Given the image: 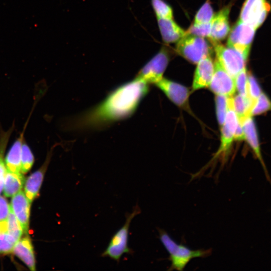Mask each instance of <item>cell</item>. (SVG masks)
Listing matches in <instances>:
<instances>
[{
  "instance_id": "6da1fadb",
  "label": "cell",
  "mask_w": 271,
  "mask_h": 271,
  "mask_svg": "<svg viewBox=\"0 0 271 271\" xmlns=\"http://www.w3.org/2000/svg\"><path fill=\"white\" fill-rule=\"evenodd\" d=\"M148 83L135 78L113 90L100 103L74 118L71 127L96 128L129 117L148 91Z\"/></svg>"
},
{
  "instance_id": "7a4b0ae2",
  "label": "cell",
  "mask_w": 271,
  "mask_h": 271,
  "mask_svg": "<svg viewBox=\"0 0 271 271\" xmlns=\"http://www.w3.org/2000/svg\"><path fill=\"white\" fill-rule=\"evenodd\" d=\"M160 239L169 254L171 261L169 270H183L193 258L206 257L212 253L211 248L192 250L187 246L178 244L164 230H159Z\"/></svg>"
},
{
  "instance_id": "3957f363",
  "label": "cell",
  "mask_w": 271,
  "mask_h": 271,
  "mask_svg": "<svg viewBox=\"0 0 271 271\" xmlns=\"http://www.w3.org/2000/svg\"><path fill=\"white\" fill-rule=\"evenodd\" d=\"M176 50L189 62L197 64L204 57L210 55L212 48L204 38L187 33L177 43Z\"/></svg>"
},
{
  "instance_id": "277c9868",
  "label": "cell",
  "mask_w": 271,
  "mask_h": 271,
  "mask_svg": "<svg viewBox=\"0 0 271 271\" xmlns=\"http://www.w3.org/2000/svg\"><path fill=\"white\" fill-rule=\"evenodd\" d=\"M140 213L141 209L137 205L131 213L126 215L124 224L113 235L108 245L102 253V256H107L118 261L124 253L132 252L127 245L129 228L133 218Z\"/></svg>"
},
{
  "instance_id": "5b68a950",
  "label": "cell",
  "mask_w": 271,
  "mask_h": 271,
  "mask_svg": "<svg viewBox=\"0 0 271 271\" xmlns=\"http://www.w3.org/2000/svg\"><path fill=\"white\" fill-rule=\"evenodd\" d=\"M238 122L237 115L234 110L232 97L227 98V110L223 125L221 126V145L213 160L220 158L225 161L233 141Z\"/></svg>"
},
{
  "instance_id": "8992f818",
  "label": "cell",
  "mask_w": 271,
  "mask_h": 271,
  "mask_svg": "<svg viewBox=\"0 0 271 271\" xmlns=\"http://www.w3.org/2000/svg\"><path fill=\"white\" fill-rule=\"evenodd\" d=\"M216 59L225 70L235 79L238 74L245 68L246 59L238 51L219 42L212 43Z\"/></svg>"
},
{
  "instance_id": "52a82bcc",
  "label": "cell",
  "mask_w": 271,
  "mask_h": 271,
  "mask_svg": "<svg viewBox=\"0 0 271 271\" xmlns=\"http://www.w3.org/2000/svg\"><path fill=\"white\" fill-rule=\"evenodd\" d=\"M256 30L239 20L230 33L227 46L237 50L247 59Z\"/></svg>"
},
{
  "instance_id": "ba28073f",
  "label": "cell",
  "mask_w": 271,
  "mask_h": 271,
  "mask_svg": "<svg viewBox=\"0 0 271 271\" xmlns=\"http://www.w3.org/2000/svg\"><path fill=\"white\" fill-rule=\"evenodd\" d=\"M169 57L167 52L161 50L139 71L136 78L147 83L156 84L163 78V74L168 66Z\"/></svg>"
},
{
  "instance_id": "9c48e42d",
  "label": "cell",
  "mask_w": 271,
  "mask_h": 271,
  "mask_svg": "<svg viewBox=\"0 0 271 271\" xmlns=\"http://www.w3.org/2000/svg\"><path fill=\"white\" fill-rule=\"evenodd\" d=\"M269 10L266 0H245L239 20L257 29L265 20Z\"/></svg>"
},
{
  "instance_id": "30bf717a",
  "label": "cell",
  "mask_w": 271,
  "mask_h": 271,
  "mask_svg": "<svg viewBox=\"0 0 271 271\" xmlns=\"http://www.w3.org/2000/svg\"><path fill=\"white\" fill-rule=\"evenodd\" d=\"M216 95L227 97L233 96L236 92L235 79L222 67L216 59L213 76L208 86Z\"/></svg>"
},
{
  "instance_id": "8fae6325",
  "label": "cell",
  "mask_w": 271,
  "mask_h": 271,
  "mask_svg": "<svg viewBox=\"0 0 271 271\" xmlns=\"http://www.w3.org/2000/svg\"><path fill=\"white\" fill-rule=\"evenodd\" d=\"M155 84L175 104L184 108H188L190 94L188 88L164 78Z\"/></svg>"
},
{
  "instance_id": "7c38bea8",
  "label": "cell",
  "mask_w": 271,
  "mask_h": 271,
  "mask_svg": "<svg viewBox=\"0 0 271 271\" xmlns=\"http://www.w3.org/2000/svg\"><path fill=\"white\" fill-rule=\"evenodd\" d=\"M214 70V63L210 55L201 59L195 69L192 90H196L208 87L212 79Z\"/></svg>"
},
{
  "instance_id": "4fadbf2b",
  "label": "cell",
  "mask_w": 271,
  "mask_h": 271,
  "mask_svg": "<svg viewBox=\"0 0 271 271\" xmlns=\"http://www.w3.org/2000/svg\"><path fill=\"white\" fill-rule=\"evenodd\" d=\"M229 12L230 7L226 6L214 15L211 22V33L209 38L211 43L219 42L228 35L230 31Z\"/></svg>"
},
{
  "instance_id": "5bb4252c",
  "label": "cell",
  "mask_w": 271,
  "mask_h": 271,
  "mask_svg": "<svg viewBox=\"0 0 271 271\" xmlns=\"http://www.w3.org/2000/svg\"><path fill=\"white\" fill-rule=\"evenodd\" d=\"M31 203L25 194L21 191L14 195L11 200V208L26 233L29 229Z\"/></svg>"
},
{
  "instance_id": "9a60e30c",
  "label": "cell",
  "mask_w": 271,
  "mask_h": 271,
  "mask_svg": "<svg viewBox=\"0 0 271 271\" xmlns=\"http://www.w3.org/2000/svg\"><path fill=\"white\" fill-rule=\"evenodd\" d=\"M239 121L241 122L242 125L245 136V140L247 141L253 150L257 158L259 160L262 166L265 171L266 177L271 183L269 175L268 174L261 156L257 131L256 130L255 123L252 116L250 115L244 118L242 121Z\"/></svg>"
},
{
  "instance_id": "2e32d148",
  "label": "cell",
  "mask_w": 271,
  "mask_h": 271,
  "mask_svg": "<svg viewBox=\"0 0 271 271\" xmlns=\"http://www.w3.org/2000/svg\"><path fill=\"white\" fill-rule=\"evenodd\" d=\"M52 151L53 149L49 152L45 162L41 168L32 174L26 181L25 194L31 203L39 195L45 173L51 159Z\"/></svg>"
},
{
  "instance_id": "e0dca14e",
  "label": "cell",
  "mask_w": 271,
  "mask_h": 271,
  "mask_svg": "<svg viewBox=\"0 0 271 271\" xmlns=\"http://www.w3.org/2000/svg\"><path fill=\"white\" fill-rule=\"evenodd\" d=\"M159 28L163 41L166 43H177L187 34L172 19L157 17Z\"/></svg>"
},
{
  "instance_id": "ac0fdd59",
  "label": "cell",
  "mask_w": 271,
  "mask_h": 271,
  "mask_svg": "<svg viewBox=\"0 0 271 271\" xmlns=\"http://www.w3.org/2000/svg\"><path fill=\"white\" fill-rule=\"evenodd\" d=\"M21 132L19 137L15 141L8 153L5 160L7 170L13 173H21V151L23 143L24 141V132L26 127Z\"/></svg>"
},
{
  "instance_id": "d6986e66",
  "label": "cell",
  "mask_w": 271,
  "mask_h": 271,
  "mask_svg": "<svg viewBox=\"0 0 271 271\" xmlns=\"http://www.w3.org/2000/svg\"><path fill=\"white\" fill-rule=\"evenodd\" d=\"M13 251L29 268L36 270V260L33 247L28 237L20 239L14 245Z\"/></svg>"
},
{
  "instance_id": "ffe728a7",
  "label": "cell",
  "mask_w": 271,
  "mask_h": 271,
  "mask_svg": "<svg viewBox=\"0 0 271 271\" xmlns=\"http://www.w3.org/2000/svg\"><path fill=\"white\" fill-rule=\"evenodd\" d=\"M22 173H13L7 171L4 183V193L7 197L13 196L22 189L24 183Z\"/></svg>"
},
{
  "instance_id": "44dd1931",
  "label": "cell",
  "mask_w": 271,
  "mask_h": 271,
  "mask_svg": "<svg viewBox=\"0 0 271 271\" xmlns=\"http://www.w3.org/2000/svg\"><path fill=\"white\" fill-rule=\"evenodd\" d=\"M232 99L233 107L239 121L250 115L254 100L248 96H242L239 94L233 95Z\"/></svg>"
},
{
  "instance_id": "7402d4cb",
  "label": "cell",
  "mask_w": 271,
  "mask_h": 271,
  "mask_svg": "<svg viewBox=\"0 0 271 271\" xmlns=\"http://www.w3.org/2000/svg\"><path fill=\"white\" fill-rule=\"evenodd\" d=\"M14 125L7 131L0 130V193L4 187L5 176L7 171L4 160V153L13 131Z\"/></svg>"
},
{
  "instance_id": "603a6c76",
  "label": "cell",
  "mask_w": 271,
  "mask_h": 271,
  "mask_svg": "<svg viewBox=\"0 0 271 271\" xmlns=\"http://www.w3.org/2000/svg\"><path fill=\"white\" fill-rule=\"evenodd\" d=\"M214 14L209 2L204 4L197 12L194 20V25H200L211 22Z\"/></svg>"
},
{
  "instance_id": "cb8c5ba5",
  "label": "cell",
  "mask_w": 271,
  "mask_h": 271,
  "mask_svg": "<svg viewBox=\"0 0 271 271\" xmlns=\"http://www.w3.org/2000/svg\"><path fill=\"white\" fill-rule=\"evenodd\" d=\"M271 110V101L267 96L262 92L254 101L250 111V116L261 114Z\"/></svg>"
},
{
  "instance_id": "d4e9b609",
  "label": "cell",
  "mask_w": 271,
  "mask_h": 271,
  "mask_svg": "<svg viewBox=\"0 0 271 271\" xmlns=\"http://www.w3.org/2000/svg\"><path fill=\"white\" fill-rule=\"evenodd\" d=\"M7 223L8 232L18 241L23 234V230L20 223L12 211L11 207L7 219Z\"/></svg>"
},
{
  "instance_id": "484cf974",
  "label": "cell",
  "mask_w": 271,
  "mask_h": 271,
  "mask_svg": "<svg viewBox=\"0 0 271 271\" xmlns=\"http://www.w3.org/2000/svg\"><path fill=\"white\" fill-rule=\"evenodd\" d=\"M34 162V155L28 145L24 141L21 151V169L22 174L29 171Z\"/></svg>"
},
{
  "instance_id": "4316f807",
  "label": "cell",
  "mask_w": 271,
  "mask_h": 271,
  "mask_svg": "<svg viewBox=\"0 0 271 271\" xmlns=\"http://www.w3.org/2000/svg\"><path fill=\"white\" fill-rule=\"evenodd\" d=\"M152 6L157 17L172 19L173 17L172 8L162 0H152Z\"/></svg>"
},
{
  "instance_id": "83f0119b",
  "label": "cell",
  "mask_w": 271,
  "mask_h": 271,
  "mask_svg": "<svg viewBox=\"0 0 271 271\" xmlns=\"http://www.w3.org/2000/svg\"><path fill=\"white\" fill-rule=\"evenodd\" d=\"M227 96L216 95L215 104L218 123L221 126L224 123L227 110Z\"/></svg>"
},
{
  "instance_id": "f1b7e54d",
  "label": "cell",
  "mask_w": 271,
  "mask_h": 271,
  "mask_svg": "<svg viewBox=\"0 0 271 271\" xmlns=\"http://www.w3.org/2000/svg\"><path fill=\"white\" fill-rule=\"evenodd\" d=\"M17 242L7 231H0V253L8 254L12 252Z\"/></svg>"
},
{
  "instance_id": "f546056e",
  "label": "cell",
  "mask_w": 271,
  "mask_h": 271,
  "mask_svg": "<svg viewBox=\"0 0 271 271\" xmlns=\"http://www.w3.org/2000/svg\"><path fill=\"white\" fill-rule=\"evenodd\" d=\"M211 22L200 25L192 24L187 32L191 35L209 38L211 33Z\"/></svg>"
},
{
  "instance_id": "4dcf8cb0",
  "label": "cell",
  "mask_w": 271,
  "mask_h": 271,
  "mask_svg": "<svg viewBox=\"0 0 271 271\" xmlns=\"http://www.w3.org/2000/svg\"><path fill=\"white\" fill-rule=\"evenodd\" d=\"M247 78L248 74L246 68L241 70L235 78L236 90L238 94L242 96H248L247 92Z\"/></svg>"
},
{
  "instance_id": "1f68e13d",
  "label": "cell",
  "mask_w": 271,
  "mask_h": 271,
  "mask_svg": "<svg viewBox=\"0 0 271 271\" xmlns=\"http://www.w3.org/2000/svg\"><path fill=\"white\" fill-rule=\"evenodd\" d=\"M247 95L255 100L262 92L255 78L251 74H248L247 85Z\"/></svg>"
},
{
  "instance_id": "d6a6232c",
  "label": "cell",
  "mask_w": 271,
  "mask_h": 271,
  "mask_svg": "<svg viewBox=\"0 0 271 271\" xmlns=\"http://www.w3.org/2000/svg\"><path fill=\"white\" fill-rule=\"evenodd\" d=\"M10 206L7 200L0 196V221L6 220L9 215Z\"/></svg>"
},
{
  "instance_id": "836d02e7",
  "label": "cell",
  "mask_w": 271,
  "mask_h": 271,
  "mask_svg": "<svg viewBox=\"0 0 271 271\" xmlns=\"http://www.w3.org/2000/svg\"><path fill=\"white\" fill-rule=\"evenodd\" d=\"M245 140V136L242 125L241 122L238 120L237 128L235 130L234 135V140L242 141Z\"/></svg>"
}]
</instances>
